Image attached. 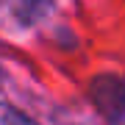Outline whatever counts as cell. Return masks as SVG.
<instances>
[{
  "label": "cell",
  "instance_id": "6da1fadb",
  "mask_svg": "<svg viewBox=\"0 0 125 125\" xmlns=\"http://www.w3.org/2000/svg\"><path fill=\"white\" fill-rule=\"evenodd\" d=\"M100 111L108 117L111 125H125V81L117 78H97L92 86Z\"/></svg>",
  "mask_w": 125,
  "mask_h": 125
},
{
  "label": "cell",
  "instance_id": "7a4b0ae2",
  "mask_svg": "<svg viewBox=\"0 0 125 125\" xmlns=\"http://www.w3.org/2000/svg\"><path fill=\"white\" fill-rule=\"evenodd\" d=\"M0 125H36V122L31 120V117H25L20 108L0 103Z\"/></svg>",
  "mask_w": 125,
  "mask_h": 125
}]
</instances>
